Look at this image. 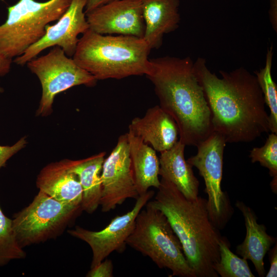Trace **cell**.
Instances as JSON below:
<instances>
[{
  "label": "cell",
  "mask_w": 277,
  "mask_h": 277,
  "mask_svg": "<svg viewBox=\"0 0 277 277\" xmlns=\"http://www.w3.org/2000/svg\"><path fill=\"white\" fill-rule=\"evenodd\" d=\"M226 142L220 134L213 132L199 144L197 153L187 162L195 167L204 180L208 195L207 206L210 220L217 228L225 223L229 210L226 194L221 188L223 154Z\"/></svg>",
  "instance_id": "9"
},
{
  "label": "cell",
  "mask_w": 277,
  "mask_h": 277,
  "mask_svg": "<svg viewBox=\"0 0 277 277\" xmlns=\"http://www.w3.org/2000/svg\"><path fill=\"white\" fill-rule=\"evenodd\" d=\"M26 256V252L17 241L12 219L5 215L0 206V267Z\"/></svg>",
  "instance_id": "22"
},
{
  "label": "cell",
  "mask_w": 277,
  "mask_h": 277,
  "mask_svg": "<svg viewBox=\"0 0 277 277\" xmlns=\"http://www.w3.org/2000/svg\"><path fill=\"white\" fill-rule=\"evenodd\" d=\"M145 206L136 217L126 245L148 256L160 268L169 269L173 276L196 277L165 215L147 204Z\"/></svg>",
  "instance_id": "5"
},
{
  "label": "cell",
  "mask_w": 277,
  "mask_h": 277,
  "mask_svg": "<svg viewBox=\"0 0 277 277\" xmlns=\"http://www.w3.org/2000/svg\"><path fill=\"white\" fill-rule=\"evenodd\" d=\"M151 49L143 38L101 34L89 29L79 39L73 60L97 81L146 75Z\"/></svg>",
  "instance_id": "4"
},
{
  "label": "cell",
  "mask_w": 277,
  "mask_h": 277,
  "mask_svg": "<svg viewBox=\"0 0 277 277\" xmlns=\"http://www.w3.org/2000/svg\"><path fill=\"white\" fill-rule=\"evenodd\" d=\"M154 194L153 190H148L140 195L130 211L115 216L101 230L91 231L76 226L67 231L70 235L84 241L90 247L92 252L90 268L97 266L113 251L121 252L124 250L137 214Z\"/></svg>",
  "instance_id": "10"
},
{
  "label": "cell",
  "mask_w": 277,
  "mask_h": 277,
  "mask_svg": "<svg viewBox=\"0 0 277 277\" xmlns=\"http://www.w3.org/2000/svg\"><path fill=\"white\" fill-rule=\"evenodd\" d=\"M229 243L222 237L219 242L220 261L214 270L222 277H254L247 260L240 258L231 252Z\"/></svg>",
  "instance_id": "23"
},
{
  "label": "cell",
  "mask_w": 277,
  "mask_h": 277,
  "mask_svg": "<svg viewBox=\"0 0 277 277\" xmlns=\"http://www.w3.org/2000/svg\"><path fill=\"white\" fill-rule=\"evenodd\" d=\"M113 264L110 260H105L97 266L90 268L86 274L87 277H112L113 276Z\"/></svg>",
  "instance_id": "26"
},
{
  "label": "cell",
  "mask_w": 277,
  "mask_h": 277,
  "mask_svg": "<svg viewBox=\"0 0 277 277\" xmlns=\"http://www.w3.org/2000/svg\"><path fill=\"white\" fill-rule=\"evenodd\" d=\"M102 211L108 212L130 198L136 199V189L127 133L120 135L116 146L104 160L101 174Z\"/></svg>",
  "instance_id": "11"
},
{
  "label": "cell",
  "mask_w": 277,
  "mask_h": 277,
  "mask_svg": "<svg viewBox=\"0 0 277 277\" xmlns=\"http://www.w3.org/2000/svg\"><path fill=\"white\" fill-rule=\"evenodd\" d=\"M179 6V0H142L145 25L143 38L151 49L159 48L164 35L178 28Z\"/></svg>",
  "instance_id": "16"
},
{
  "label": "cell",
  "mask_w": 277,
  "mask_h": 277,
  "mask_svg": "<svg viewBox=\"0 0 277 277\" xmlns=\"http://www.w3.org/2000/svg\"><path fill=\"white\" fill-rule=\"evenodd\" d=\"M86 3L87 0H71L57 22L48 25L44 35L15 57L14 62L24 66L45 49L54 46L61 48L67 56H73L80 39L78 35L89 29L84 10Z\"/></svg>",
  "instance_id": "12"
},
{
  "label": "cell",
  "mask_w": 277,
  "mask_h": 277,
  "mask_svg": "<svg viewBox=\"0 0 277 277\" xmlns=\"http://www.w3.org/2000/svg\"><path fill=\"white\" fill-rule=\"evenodd\" d=\"M71 0H18L8 7L7 18L0 26V53L12 59L23 54L45 34L46 27L57 21Z\"/></svg>",
  "instance_id": "6"
},
{
  "label": "cell",
  "mask_w": 277,
  "mask_h": 277,
  "mask_svg": "<svg viewBox=\"0 0 277 277\" xmlns=\"http://www.w3.org/2000/svg\"><path fill=\"white\" fill-rule=\"evenodd\" d=\"M185 146L178 141L170 149L160 152L159 175L173 184L187 199L194 200L198 197L199 182L185 159Z\"/></svg>",
  "instance_id": "17"
},
{
  "label": "cell",
  "mask_w": 277,
  "mask_h": 277,
  "mask_svg": "<svg viewBox=\"0 0 277 277\" xmlns=\"http://www.w3.org/2000/svg\"><path fill=\"white\" fill-rule=\"evenodd\" d=\"M3 91V89L2 87L0 86V93L2 92Z\"/></svg>",
  "instance_id": "31"
},
{
  "label": "cell",
  "mask_w": 277,
  "mask_h": 277,
  "mask_svg": "<svg viewBox=\"0 0 277 277\" xmlns=\"http://www.w3.org/2000/svg\"><path fill=\"white\" fill-rule=\"evenodd\" d=\"M270 268L266 274V277H276L277 276V245H275L269 252Z\"/></svg>",
  "instance_id": "27"
},
{
  "label": "cell",
  "mask_w": 277,
  "mask_h": 277,
  "mask_svg": "<svg viewBox=\"0 0 277 277\" xmlns=\"http://www.w3.org/2000/svg\"><path fill=\"white\" fill-rule=\"evenodd\" d=\"M114 1L116 0H87L85 12L86 13L98 7Z\"/></svg>",
  "instance_id": "30"
},
{
  "label": "cell",
  "mask_w": 277,
  "mask_h": 277,
  "mask_svg": "<svg viewBox=\"0 0 277 277\" xmlns=\"http://www.w3.org/2000/svg\"><path fill=\"white\" fill-rule=\"evenodd\" d=\"M105 154L102 152L84 159L63 160L78 178L83 190L82 209L89 214L93 213L100 205L102 192L100 173Z\"/></svg>",
  "instance_id": "19"
},
{
  "label": "cell",
  "mask_w": 277,
  "mask_h": 277,
  "mask_svg": "<svg viewBox=\"0 0 277 277\" xmlns=\"http://www.w3.org/2000/svg\"><path fill=\"white\" fill-rule=\"evenodd\" d=\"M154 200L148 205L167 218L182 245L186 258L196 277H218L214 270L220 259L223 236L210 219L207 200L187 199L170 181L162 177Z\"/></svg>",
  "instance_id": "3"
},
{
  "label": "cell",
  "mask_w": 277,
  "mask_h": 277,
  "mask_svg": "<svg viewBox=\"0 0 277 277\" xmlns=\"http://www.w3.org/2000/svg\"><path fill=\"white\" fill-rule=\"evenodd\" d=\"M12 60L0 53V76H4L9 72Z\"/></svg>",
  "instance_id": "28"
},
{
  "label": "cell",
  "mask_w": 277,
  "mask_h": 277,
  "mask_svg": "<svg viewBox=\"0 0 277 277\" xmlns=\"http://www.w3.org/2000/svg\"><path fill=\"white\" fill-rule=\"evenodd\" d=\"M193 66L210 111L213 131L226 143L250 142L270 131L263 94L254 74L240 67L220 70L219 77L202 57Z\"/></svg>",
  "instance_id": "1"
},
{
  "label": "cell",
  "mask_w": 277,
  "mask_h": 277,
  "mask_svg": "<svg viewBox=\"0 0 277 277\" xmlns=\"http://www.w3.org/2000/svg\"><path fill=\"white\" fill-rule=\"evenodd\" d=\"M193 63L189 56L150 59L146 76L154 86L160 106L174 120L179 141L196 147L213 131L210 111Z\"/></svg>",
  "instance_id": "2"
},
{
  "label": "cell",
  "mask_w": 277,
  "mask_h": 277,
  "mask_svg": "<svg viewBox=\"0 0 277 277\" xmlns=\"http://www.w3.org/2000/svg\"><path fill=\"white\" fill-rule=\"evenodd\" d=\"M269 17L271 23L276 32L277 30V0H270Z\"/></svg>",
  "instance_id": "29"
},
{
  "label": "cell",
  "mask_w": 277,
  "mask_h": 277,
  "mask_svg": "<svg viewBox=\"0 0 277 277\" xmlns=\"http://www.w3.org/2000/svg\"><path fill=\"white\" fill-rule=\"evenodd\" d=\"M26 64L42 86L37 115L51 113L54 98L57 94L75 86L92 87L96 83L97 80L90 73L68 57L58 46L53 47L46 54L36 57Z\"/></svg>",
  "instance_id": "8"
},
{
  "label": "cell",
  "mask_w": 277,
  "mask_h": 277,
  "mask_svg": "<svg viewBox=\"0 0 277 277\" xmlns=\"http://www.w3.org/2000/svg\"><path fill=\"white\" fill-rule=\"evenodd\" d=\"M27 141L22 137L12 146L0 145V169L5 166L8 160L25 147Z\"/></svg>",
  "instance_id": "25"
},
{
  "label": "cell",
  "mask_w": 277,
  "mask_h": 277,
  "mask_svg": "<svg viewBox=\"0 0 277 277\" xmlns=\"http://www.w3.org/2000/svg\"><path fill=\"white\" fill-rule=\"evenodd\" d=\"M249 157L252 163L259 162L268 169L269 174L273 177L271 187L276 193L277 188V134L271 133L264 145L254 147L250 151Z\"/></svg>",
  "instance_id": "24"
},
{
  "label": "cell",
  "mask_w": 277,
  "mask_h": 277,
  "mask_svg": "<svg viewBox=\"0 0 277 277\" xmlns=\"http://www.w3.org/2000/svg\"><path fill=\"white\" fill-rule=\"evenodd\" d=\"M1 1H4V0H1Z\"/></svg>",
  "instance_id": "32"
},
{
  "label": "cell",
  "mask_w": 277,
  "mask_h": 277,
  "mask_svg": "<svg viewBox=\"0 0 277 277\" xmlns=\"http://www.w3.org/2000/svg\"><path fill=\"white\" fill-rule=\"evenodd\" d=\"M236 206L244 216L246 228L245 240L237 246L236 252L243 259L250 260L259 275L264 276V258L275 239L267 234L264 225L258 223L257 217L252 209L240 201H237Z\"/></svg>",
  "instance_id": "18"
},
{
  "label": "cell",
  "mask_w": 277,
  "mask_h": 277,
  "mask_svg": "<svg viewBox=\"0 0 277 277\" xmlns=\"http://www.w3.org/2000/svg\"><path fill=\"white\" fill-rule=\"evenodd\" d=\"M85 14L89 29L96 33L143 38L142 0H116Z\"/></svg>",
  "instance_id": "13"
},
{
  "label": "cell",
  "mask_w": 277,
  "mask_h": 277,
  "mask_svg": "<svg viewBox=\"0 0 277 277\" xmlns=\"http://www.w3.org/2000/svg\"><path fill=\"white\" fill-rule=\"evenodd\" d=\"M36 184L39 190L52 198L82 207L83 190L78 178L63 160L43 167L37 176Z\"/></svg>",
  "instance_id": "15"
},
{
  "label": "cell",
  "mask_w": 277,
  "mask_h": 277,
  "mask_svg": "<svg viewBox=\"0 0 277 277\" xmlns=\"http://www.w3.org/2000/svg\"><path fill=\"white\" fill-rule=\"evenodd\" d=\"M82 211L81 206L58 201L39 190L28 206L13 215L12 224L17 241L24 248L56 239Z\"/></svg>",
  "instance_id": "7"
},
{
  "label": "cell",
  "mask_w": 277,
  "mask_h": 277,
  "mask_svg": "<svg viewBox=\"0 0 277 277\" xmlns=\"http://www.w3.org/2000/svg\"><path fill=\"white\" fill-rule=\"evenodd\" d=\"M127 135L135 183L139 195L146 192L150 187L157 189L160 185V162L155 150L131 132L128 131Z\"/></svg>",
  "instance_id": "20"
},
{
  "label": "cell",
  "mask_w": 277,
  "mask_h": 277,
  "mask_svg": "<svg viewBox=\"0 0 277 277\" xmlns=\"http://www.w3.org/2000/svg\"><path fill=\"white\" fill-rule=\"evenodd\" d=\"M272 49L271 46L267 50L265 66L260 71L254 72V74L263 94L265 103L270 110V131L277 134V85L271 75Z\"/></svg>",
  "instance_id": "21"
},
{
  "label": "cell",
  "mask_w": 277,
  "mask_h": 277,
  "mask_svg": "<svg viewBox=\"0 0 277 277\" xmlns=\"http://www.w3.org/2000/svg\"><path fill=\"white\" fill-rule=\"evenodd\" d=\"M129 131L160 152L170 149L178 141L174 120L160 105L148 109L143 117L134 118Z\"/></svg>",
  "instance_id": "14"
}]
</instances>
